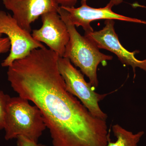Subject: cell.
Segmentation results:
<instances>
[{
  "instance_id": "cell-1",
  "label": "cell",
  "mask_w": 146,
  "mask_h": 146,
  "mask_svg": "<svg viewBox=\"0 0 146 146\" xmlns=\"http://www.w3.org/2000/svg\"><path fill=\"white\" fill-rule=\"evenodd\" d=\"M59 56L46 47L33 50L8 67L7 79L18 96L42 112L53 146H106L105 120L96 117L66 89Z\"/></svg>"
},
{
  "instance_id": "cell-2",
  "label": "cell",
  "mask_w": 146,
  "mask_h": 146,
  "mask_svg": "<svg viewBox=\"0 0 146 146\" xmlns=\"http://www.w3.org/2000/svg\"><path fill=\"white\" fill-rule=\"evenodd\" d=\"M58 13L68 28L70 40L65 49L63 57L78 67L84 74L89 78V82L96 88L99 82L97 69L100 63L111 60L112 56L102 53L91 40L86 36H82L68 18L64 9L59 6Z\"/></svg>"
},
{
  "instance_id": "cell-3",
  "label": "cell",
  "mask_w": 146,
  "mask_h": 146,
  "mask_svg": "<svg viewBox=\"0 0 146 146\" xmlns=\"http://www.w3.org/2000/svg\"><path fill=\"white\" fill-rule=\"evenodd\" d=\"M42 112L22 97H11L6 114L5 138L6 141L23 136L35 142L46 128Z\"/></svg>"
},
{
  "instance_id": "cell-4",
  "label": "cell",
  "mask_w": 146,
  "mask_h": 146,
  "mask_svg": "<svg viewBox=\"0 0 146 146\" xmlns=\"http://www.w3.org/2000/svg\"><path fill=\"white\" fill-rule=\"evenodd\" d=\"M58 65L68 91L77 98L93 116L106 121L108 115L103 112L99 103L113 92L103 94L95 92V87L86 82L83 74L67 58L59 56Z\"/></svg>"
},
{
  "instance_id": "cell-5",
  "label": "cell",
  "mask_w": 146,
  "mask_h": 146,
  "mask_svg": "<svg viewBox=\"0 0 146 146\" xmlns=\"http://www.w3.org/2000/svg\"><path fill=\"white\" fill-rule=\"evenodd\" d=\"M0 33L7 36L10 43V53L1 63L8 67L16 60L26 57L33 50L45 47L22 28L9 13L0 11Z\"/></svg>"
},
{
  "instance_id": "cell-6",
  "label": "cell",
  "mask_w": 146,
  "mask_h": 146,
  "mask_svg": "<svg viewBox=\"0 0 146 146\" xmlns=\"http://www.w3.org/2000/svg\"><path fill=\"white\" fill-rule=\"evenodd\" d=\"M114 25V20H106L105 26L102 30L85 33L84 36L91 40L99 49L107 50L116 55L123 64L131 66L134 72L136 68L146 72V59L138 60L135 56L138 51L131 52L123 46L116 34Z\"/></svg>"
},
{
  "instance_id": "cell-7",
  "label": "cell",
  "mask_w": 146,
  "mask_h": 146,
  "mask_svg": "<svg viewBox=\"0 0 146 146\" xmlns=\"http://www.w3.org/2000/svg\"><path fill=\"white\" fill-rule=\"evenodd\" d=\"M41 17L42 26L33 31V37L44 43L60 57H63L70 40L66 24L56 11L47 12Z\"/></svg>"
},
{
  "instance_id": "cell-8",
  "label": "cell",
  "mask_w": 146,
  "mask_h": 146,
  "mask_svg": "<svg viewBox=\"0 0 146 146\" xmlns=\"http://www.w3.org/2000/svg\"><path fill=\"white\" fill-rule=\"evenodd\" d=\"M86 1L87 0H82L81 6L77 8L61 7L65 9L71 23L75 26L82 27L85 33L94 31L91 23L97 20H116L146 24V21L115 13L112 10L113 7L109 4L104 7L96 8L87 5Z\"/></svg>"
},
{
  "instance_id": "cell-9",
  "label": "cell",
  "mask_w": 146,
  "mask_h": 146,
  "mask_svg": "<svg viewBox=\"0 0 146 146\" xmlns=\"http://www.w3.org/2000/svg\"><path fill=\"white\" fill-rule=\"evenodd\" d=\"M5 8L12 11L19 25L30 33L31 24L43 14L56 11L59 6L54 0H2Z\"/></svg>"
},
{
  "instance_id": "cell-10",
  "label": "cell",
  "mask_w": 146,
  "mask_h": 146,
  "mask_svg": "<svg viewBox=\"0 0 146 146\" xmlns=\"http://www.w3.org/2000/svg\"><path fill=\"white\" fill-rule=\"evenodd\" d=\"M112 130L117 140L112 142L110 138L106 146H138V143L144 134V131L133 133L119 124L112 126Z\"/></svg>"
},
{
  "instance_id": "cell-11",
  "label": "cell",
  "mask_w": 146,
  "mask_h": 146,
  "mask_svg": "<svg viewBox=\"0 0 146 146\" xmlns=\"http://www.w3.org/2000/svg\"><path fill=\"white\" fill-rule=\"evenodd\" d=\"M10 98L0 90V130L4 129L7 108Z\"/></svg>"
},
{
  "instance_id": "cell-12",
  "label": "cell",
  "mask_w": 146,
  "mask_h": 146,
  "mask_svg": "<svg viewBox=\"0 0 146 146\" xmlns=\"http://www.w3.org/2000/svg\"><path fill=\"white\" fill-rule=\"evenodd\" d=\"M17 139V146H47L38 143L23 136H18Z\"/></svg>"
},
{
  "instance_id": "cell-13",
  "label": "cell",
  "mask_w": 146,
  "mask_h": 146,
  "mask_svg": "<svg viewBox=\"0 0 146 146\" xmlns=\"http://www.w3.org/2000/svg\"><path fill=\"white\" fill-rule=\"evenodd\" d=\"M10 43L8 37H0V54L7 52L10 50Z\"/></svg>"
},
{
  "instance_id": "cell-14",
  "label": "cell",
  "mask_w": 146,
  "mask_h": 146,
  "mask_svg": "<svg viewBox=\"0 0 146 146\" xmlns=\"http://www.w3.org/2000/svg\"><path fill=\"white\" fill-rule=\"evenodd\" d=\"M55 2L60 7H74L77 0H54Z\"/></svg>"
},
{
  "instance_id": "cell-15",
  "label": "cell",
  "mask_w": 146,
  "mask_h": 146,
  "mask_svg": "<svg viewBox=\"0 0 146 146\" xmlns=\"http://www.w3.org/2000/svg\"><path fill=\"white\" fill-rule=\"evenodd\" d=\"M123 0H110L108 3L112 7L114 5H118L123 2Z\"/></svg>"
},
{
  "instance_id": "cell-16",
  "label": "cell",
  "mask_w": 146,
  "mask_h": 146,
  "mask_svg": "<svg viewBox=\"0 0 146 146\" xmlns=\"http://www.w3.org/2000/svg\"><path fill=\"white\" fill-rule=\"evenodd\" d=\"M2 35V34H1V33H0V37H1V36Z\"/></svg>"
}]
</instances>
